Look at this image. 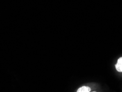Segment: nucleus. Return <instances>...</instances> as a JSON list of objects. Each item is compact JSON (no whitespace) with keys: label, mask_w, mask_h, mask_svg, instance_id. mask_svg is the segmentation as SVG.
Wrapping results in <instances>:
<instances>
[{"label":"nucleus","mask_w":122,"mask_h":92,"mask_svg":"<svg viewBox=\"0 0 122 92\" xmlns=\"http://www.w3.org/2000/svg\"><path fill=\"white\" fill-rule=\"evenodd\" d=\"M115 67L118 72H122V57H121L118 60L117 63L115 65Z\"/></svg>","instance_id":"obj_1"},{"label":"nucleus","mask_w":122,"mask_h":92,"mask_svg":"<svg viewBox=\"0 0 122 92\" xmlns=\"http://www.w3.org/2000/svg\"><path fill=\"white\" fill-rule=\"evenodd\" d=\"M91 91H92V89H91L90 87L83 86H81V87L79 88L76 92H90Z\"/></svg>","instance_id":"obj_2"},{"label":"nucleus","mask_w":122,"mask_h":92,"mask_svg":"<svg viewBox=\"0 0 122 92\" xmlns=\"http://www.w3.org/2000/svg\"><path fill=\"white\" fill-rule=\"evenodd\" d=\"M90 92H97L96 91H91Z\"/></svg>","instance_id":"obj_3"}]
</instances>
